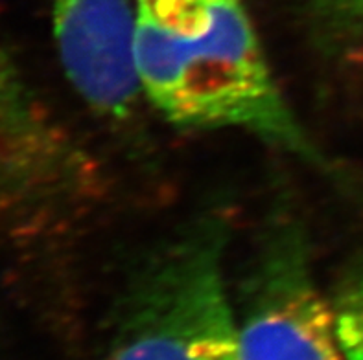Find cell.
Here are the masks:
<instances>
[{
    "instance_id": "obj_1",
    "label": "cell",
    "mask_w": 363,
    "mask_h": 360,
    "mask_svg": "<svg viewBox=\"0 0 363 360\" xmlns=\"http://www.w3.org/2000/svg\"><path fill=\"white\" fill-rule=\"evenodd\" d=\"M146 100L170 123L249 132L330 171L281 92L244 0H133Z\"/></svg>"
},
{
    "instance_id": "obj_2",
    "label": "cell",
    "mask_w": 363,
    "mask_h": 360,
    "mask_svg": "<svg viewBox=\"0 0 363 360\" xmlns=\"http://www.w3.org/2000/svg\"><path fill=\"white\" fill-rule=\"evenodd\" d=\"M227 243L207 217L159 246L116 307L107 360H242Z\"/></svg>"
},
{
    "instance_id": "obj_3",
    "label": "cell",
    "mask_w": 363,
    "mask_h": 360,
    "mask_svg": "<svg viewBox=\"0 0 363 360\" xmlns=\"http://www.w3.org/2000/svg\"><path fill=\"white\" fill-rule=\"evenodd\" d=\"M235 306L242 360H347L295 221L266 228Z\"/></svg>"
},
{
    "instance_id": "obj_4",
    "label": "cell",
    "mask_w": 363,
    "mask_h": 360,
    "mask_svg": "<svg viewBox=\"0 0 363 360\" xmlns=\"http://www.w3.org/2000/svg\"><path fill=\"white\" fill-rule=\"evenodd\" d=\"M70 85L100 115L124 120L144 96L137 63L135 2L48 0Z\"/></svg>"
},
{
    "instance_id": "obj_5",
    "label": "cell",
    "mask_w": 363,
    "mask_h": 360,
    "mask_svg": "<svg viewBox=\"0 0 363 360\" xmlns=\"http://www.w3.org/2000/svg\"><path fill=\"white\" fill-rule=\"evenodd\" d=\"M63 132L39 109L0 52V178L17 180L45 168Z\"/></svg>"
},
{
    "instance_id": "obj_6",
    "label": "cell",
    "mask_w": 363,
    "mask_h": 360,
    "mask_svg": "<svg viewBox=\"0 0 363 360\" xmlns=\"http://www.w3.org/2000/svg\"><path fill=\"white\" fill-rule=\"evenodd\" d=\"M330 306L347 360H363V261L343 276Z\"/></svg>"
},
{
    "instance_id": "obj_7",
    "label": "cell",
    "mask_w": 363,
    "mask_h": 360,
    "mask_svg": "<svg viewBox=\"0 0 363 360\" xmlns=\"http://www.w3.org/2000/svg\"><path fill=\"white\" fill-rule=\"evenodd\" d=\"M318 8L336 32H354L363 26V0H318Z\"/></svg>"
}]
</instances>
